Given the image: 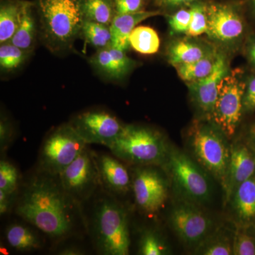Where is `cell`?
I'll return each mask as SVG.
<instances>
[{
    "mask_svg": "<svg viewBox=\"0 0 255 255\" xmlns=\"http://www.w3.org/2000/svg\"><path fill=\"white\" fill-rule=\"evenodd\" d=\"M246 80L243 71L236 69L226 74L219 84L212 121L229 139L236 133L244 113Z\"/></svg>",
    "mask_w": 255,
    "mask_h": 255,
    "instance_id": "ba28073f",
    "label": "cell"
},
{
    "mask_svg": "<svg viewBox=\"0 0 255 255\" xmlns=\"http://www.w3.org/2000/svg\"><path fill=\"white\" fill-rule=\"evenodd\" d=\"M25 0H1L0 4V43L9 42L22 16Z\"/></svg>",
    "mask_w": 255,
    "mask_h": 255,
    "instance_id": "7402d4cb",
    "label": "cell"
},
{
    "mask_svg": "<svg viewBox=\"0 0 255 255\" xmlns=\"http://www.w3.org/2000/svg\"><path fill=\"white\" fill-rule=\"evenodd\" d=\"M162 14L159 10L143 11L130 14H117L110 25L112 46L125 50L130 48L129 37L137 25L147 18Z\"/></svg>",
    "mask_w": 255,
    "mask_h": 255,
    "instance_id": "ac0fdd59",
    "label": "cell"
},
{
    "mask_svg": "<svg viewBox=\"0 0 255 255\" xmlns=\"http://www.w3.org/2000/svg\"><path fill=\"white\" fill-rule=\"evenodd\" d=\"M31 53L14 46L10 42L0 46V68L1 72L14 71L19 68L28 59Z\"/></svg>",
    "mask_w": 255,
    "mask_h": 255,
    "instance_id": "f1b7e54d",
    "label": "cell"
},
{
    "mask_svg": "<svg viewBox=\"0 0 255 255\" xmlns=\"http://www.w3.org/2000/svg\"><path fill=\"white\" fill-rule=\"evenodd\" d=\"M198 0H155V2L164 7H173L181 5L191 4L196 2Z\"/></svg>",
    "mask_w": 255,
    "mask_h": 255,
    "instance_id": "ab89813d",
    "label": "cell"
},
{
    "mask_svg": "<svg viewBox=\"0 0 255 255\" xmlns=\"http://www.w3.org/2000/svg\"><path fill=\"white\" fill-rule=\"evenodd\" d=\"M231 201L237 223L255 224V174L236 189Z\"/></svg>",
    "mask_w": 255,
    "mask_h": 255,
    "instance_id": "d6986e66",
    "label": "cell"
},
{
    "mask_svg": "<svg viewBox=\"0 0 255 255\" xmlns=\"http://www.w3.org/2000/svg\"><path fill=\"white\" fill-rule=\"evenodd\" d=\"M228 139L211 120L194 122L188 132L187 145L194 160L222 187L226 183L231 157Z\"/></svg>",
    "mask_w": 255,
    "mask_h": 255,
    "instance_id": "5b68a950",
    "label": "cell"
},
{
    "mask_svg": "<svg viewBox=\"0 0 255 255\" xmlns=\"http://www.w3.org/2000/svg\"><path fill=\"white\" fill-rule=\"evenodd\" d=\"M218 56L219 53H216V50H213L204 58L195 62L180 64L174 67L177 70L179 78L189 84L206 78L212 73L217 61Z\"/></svg>",
    "mask_w": 255,
    "mask_h": 255,
    "instance_id": "cb8c5ba5",
    "label": "cell"
},
{
    "mask_svg": "<svg viewBox=\"0 0 255 255\" xmlns=\"http://www.w3.org/2000/svg\"><path fill=\"white\" fill-rule=\"evenodd\" d=\"M60 255H82L85 254L80 248L75 246H68L60 250L58 253Z\"/></svg>",
    "mask_w": 255,
    "mask_h": 255,
    "instance_id": "60d3db41",
    "label": "cell"
},
{
    "mask_svg": "<svg viewBox=\"0 0 255 255\" xmlns=\"http://www.w3.org/2000/svg\"><path fill=\"white\" fill-rule=\"evenodd\" d=\"M228 73L226 60L222 55L219 54L212 73L206 78L188 84L191 98L207 120L212 121L219 84Z\"/></svg>",
    "mask_w": 255,
    "mask_h": 255,
    "instance_id": "9a60e30c",
    "label": "cell"
},
{
    "mask_svg": "<svg viewBox=\"0 0 255 255\" xmlns=\"http://www.w3.org/2000/svg\"><path fill=\"white\" fill-rule=\"evenodd\" d=\"M69 124L87 145L108 147L120 135L125 124L109 111L92 109L73 117Z\"/></svg>",
    "mask_w": 255,
    "mask_h": 255,
    "instance_id": "30bf717a",
    "label": "cell"
},
{
    "mask_svg": "<svg viewBox=\"0 0 255 255\" xmlns=\"http://www.w3.org/2000/svg\"><path fill=\"white\" fill-rule=\"evenodd\" d=\"M163 167L182 199L197 204L209 202L212 196L209 174L182 150L171 146Z\"/></svg>",
    "mask_w": 255,
    "mask_h": 255,
    "instance_id": "8992f818",
    "label": "cell"
},
{
    "mask_svg": "<svg viewBox=\"0 0 255 255\" xmlns=\"http://www.w3.org/2000/svg\"><path fill=\"white\" fill-rule=\"evenodd\" d=\"M20 176L17 168L5 159L0 161V190L15 194L19 185Z\"/></svg>",
    "mask_w": 255,
    "mask_h": 255,
    "instance_id": "d6a6232c",
    "label": "cell"
},
{
    "mask_svg": "<svg viewBox=\"0 0 255 255\" xmlns=\"http://www.w3.org/2000/svg\"><path fill=\"white\" fill-rule=\"evenodd\" d=\"M91 224L92 238L100 254H129L130 236L127 212L110 194L96 203Z\"/></svg>",
    "mask_w": 255,
    "mask_h": 255,
    "instance_id": "3957f363",
    "label": "cell"
},
{
    "mask_svg": "<svg viewBox=\"0 0 255 255\" xmlns=\"http://www.w3.org/2000/svg\"><path fill=\"white\" fill-rule=\"evenodd\" d=\"M101 187L110 195H122L131 189L132 179L121 159L95 152Z\"/></svg>",
    "mask_w": 255,
    "mask_h": 255,
    "instance_id": "e0dca14e",
    "label": "cell"
},
{
    "mask_svg": "<svg viewBox=\"0 0 255 255\" xmlns=\"http://www.w3.org/2000/svg\"><path fill=\"white\" fill-rule=\"evenodd\" d=\"M191 19L187 35L196 37L207 33V5L202 2H194L191 4Z\"/></svg>",
    "mask_w": 255,
    "mask_h": 255,
    "instance_id": "1f68e13d",
    "label": "cell"
},
{
    "mask_svg": "<svg viewBox=\"0 0 255 255\" xmlns=\"http://www.w3.org/2000/svg\"><path fill=\"white\" fill-rule=\"evenodd\" d=\"M213 50L191 40H178L169 45L167 55L169 63L175 66L195 62L204 58Z\"/></svg>",
    "mask_w": 255,
    "mask_h": 255,
    "instance_id": "603a6c76",
    "label": "cell"
},
{
    "mask_svg": "<svg viewBox=\"0 0 255 255\" xmlns=\"http://www.w3.org/2000/svg\"><path fill=\"white\" fill-rule=\"evenodd\" d=\"M171 145L162 132L152 128L124 126L108 148L117 158L135 166H162Z\"/></svg>",
    "mask_w": 255,
    "mask_h": 255,
    "instance_id": "277c9868",
    "label": "cell"
},
{
    "mask_svg": "<svg viewBox=\"0 0 255 255\" xmlns=\"http://www.w3.org/2000/svg\"><path fill=\"white\" fill-rule=\"evenodd\" d=\"M169 253L168 246L156 231L146 230L142 233L139 241V255H165Z\"/></svg>",
    "mask_w": 255,
    "mask_h": 255,
    "instance_id": "4dcf8cb0",
    "label": "cell"
},
{
    "mask_svg": "<svg viewBox=\"0 0 255 255\" xmlns=\"http://www.w3.org/2000/svg\"><path fill=\"white\" fill-rule=\"evenodd\" d=\"M80 36L97 50L112 46V33L110 26L85 20Z\"/></svg>",
    "mask_w": 255,
    "mask_h": 255,
    "instance_id": "83f0119b",
    "label": "cell"
},
{
    "mask_svg": "<svg viewBox=\"0 0 255 255\" xmlns=\"http://www.w3.org/2000/svg\"><path fill=\"white\" fill-rule=\"evenodd\" d=\"M255 174V150L248 140H237L231 144V157L227 177L223 186L224 201H231L234 191Z\"/></svg>",
    "mask_w": 255,
    "mask_h": 255,
    "instance_id": "5bb4252c",
    "label": "cell"
},
{
    "mask_svg": "<svg viewBox=\"0 0 255 255\" xmlns=\"http://www.w3.org/2000/svg\"><path fill=\"white\" fill-rule=\"evenodd\" d=\"M247 140L249 141L251 145L253 146V148L255 150V123L252 125L251 128H250L249 133H248V138Z\"/></svg>",
    "mask_w": 255,
    "mask_h": 255,
    "instance_id": "b9f144b4",
    "label": "cell"
},
{
    "mask_svg": "<svg viewBox=\"0 0 255 255\" xmlns=\"http://www.w3.org/2000/svg\"><path fill=\"white\" fill-rule=\"evenodd\" d=\"M157 166H137L131 177L135 204L146 214H157L168 198V184Z\"/></svg>",
    "mask_w": 255,
    "mask_h": 255,
    "instance_id": "7c38bea8",
    "label": "cell"
},
{
    "mask_svg": "<svg viewBox=\"0 0 255 255\" xmlns=\"http://www.w3.org/2000/svg\"><path fill=\"white\" fill-rule=\"evenodd\" d=\"M129 41L132 48L144 55L155 54L160 46L158 34L149 26H136L130 33Z\"/></svg>",
    "mask_w": 255,
    "mask_h": 255,
    "instance_id": "484cf974",
    "label": "cell"
},
{
    "mask_svg": "<svg viewBox=\"0 0 255 255\" xmlns=\"http://www.w3.org/2000/svg\"><path fill=\"white\" fill-rule=\"evenodd\" d=\"M252 3H253V9H254L255 14V0H252Z\"/></svg>",
    "mask_w": 255,
    "mask_h": 255,
    "instance_id": "7bdbcfd3",
    "label": "cell"
},
{
    "mask_svg": "<svg viewBox=\"0 0 255 255\" xmlns=\"http://www.w3.org/2000/svg\"><path fill=\"white\" fill-rule=\"evenodd\" d=\"M191 10L181 9L168 18V22L171 30L174 33H187L191 19Z\"/></svg>",
    "mask_w": 255,
    "mask_h": 255,
    "instance_id": "836d02e7",
    "label": "cell"
},
{
    "mask_svg": "<svg viewBox=\"0 0 255 255\" xmlns=\"http://www.w3.org/2000/svg\"><path fill=\"white\" fill-rule=\"evenodd\" d=\"M198 205L182 199L169 215L171 227L187 246L196 247L214 229L212 220Z\"/></svg>",
    "mask_w": 255,
    "mask_h": 255,
    "instance_id": "8fae6325",
    "label": "cell"
},
{
    "mask_svg": "<svg viewBox=\"0 0 255 255\" xmlns=\"http://www.w3.org/2000/svg\"><path fill=\"white\" fill-rule=\"evenodd\" d=\"M246 82L243 97V111L244 113L253 114L255 112V73L246 78Z\"/></svg>",
    "mask_w": 255,
    "mask_h": 255,
    "instance_id": "8d00e7d4",
    "label": "cell"
},
{
    "mask_svg": "<svg viewBox=\"0 0 255 255\" xmlns=\"http://www.w3.org/2000/svg\"><path fill=\"white\" fill-rule=\"evenodd\" d=\"M14 137V127L11 121L1 114L0 119V150L1 153L9 148Z\"/></svg>",
    "mask_w": 255,
    "mask_h": 255,
    "instance_id": "e575fe53",
    "label": "cell"
},
{
    "mask_svg": "<svg viewBox=\"0 0 255 255\" xmlns=\"http://www.w3.org/2000/svg\"><path fill=\"white\" fill-rule=\"evenodd\" d=\"M88 145L70 124H65L47 134L38 159V170L58 175Z\"/></svg>",
    "mask_w": 255,
    "mask_h": 255,
    "instance_id": "52a82bcc",
    "label": "cell"
},
{
    "mask_svg": "<svg viewBox=\"0 0 255 255\" xmlns=\"http://www.w3.org/2000/svg\"><path fill=\"white\" fill-rule=\"evenodd\" d=\"M207 34L213 39L223 43H235L244 34L243 18L231 5H207Z\"/></svg>",
    "mask_w": 255,
    "mask_h": 255,
    "instance_id": "4fadbf2b",
    "label": "cell"
},
{
    "mask_svg": "<svg viewBox=\"0 0 255 255\" xmlns=\"http://www.w3.org/2000/svg\"><path fill=\"white\" fill-rule=\"evenodd\" d=\"M246 53L247 59L255 73V35L248 38L247 42Z\"/></svg>",
    "mask_w": 255,
    "mask_h": 255,
    "instance_id": "f35d334b",
    "label": "cell"
},
{
    "mask_svg": "<svg viewBox=\"0 0 255 255\" xmlns=\"http://www.w3.org/2000/svg\"><path fill=\"white\" fill-rule=\"evenodd\" d=\"M233 255H255V224L236 225Z\"/></svg>",
    "mask_w": 255,
    "mask_h": 255,
    "instance_id": "f546056e",
    "label": "cell"
},
{
    "mask_svg": "<svg viewBox=\"0 0 255 255\" xmlns=\"http://www.w3.org/2000/svg\"><path fill=\"white\" fill-rule=\"evenodd\" d=\"M90 65L101 76L111 81H121L132 71L136 65L125 50L107 47L97 50L89 59Z\"/></svg>",
    "mask_w": 255,
    "mask_h": 255,
    "instance_id": "2e32d148",
    "label": "cell"
},
{
    "mask_svg": "<svg viewBox=\"0 0 255 255\" xmlns=\"http://www.w3.org/2000/svg\"><path fill=\"white\" fill-rule=\"evenodd\" d=\"M83 0H36L40 36L53 53L71 49L85 21Z\"/></svg>",
    "mask_w": 255,
    "mask_h": 255,
    "instance_id": "7a4b0ae2",
    "label": "cell"
},
{
    "mask_svg": "<svg viewBox=\"0 0 255 255\" xmlns=\"http://www.w3.org/2000/svg\"><path fill=\"white\" fill-rule=\"evenodd\" d=\"M15 194H8L4 191L0 190V214L4 216L8 214L9 210L12 207L14 196Z\"/></svg>",
    "mask_w": 255,
    "mask_h": 255,
    "instance_id": "74e56055",
    "label": "cell"
},
{
    "mask_svg": "<svg viewBox=\"0 0 255 255\" xmlns=\"http://www.w3.org/2000/svg\"><path fill=\"white\" fill-rule=\"evenodd\" d=\"M5 237L8 244L17 251H36L42 247L41 239L36 233L23 225L14 223L8 226Z\"/></svg>",
    "mask_w": 255,
    "mask_h": 255,
    "instance_id": "d4e9b609",
    "label": "cell"
},
{
    "mask_svg": "<svg viewBox=\"0 0 255 255\" xmlns=\"http://www.w3.org/2000/svg\"><path fill=\"white\" fill-rule=\"evenodd\" d=\"M58 176L65 191L80 204L90 199L101 186L95 152L88 145Z\"/></svg>",
    "mask_w": 255,
    "mask_h": 255,
    "instance_id": "9c48e42d",
    "label": "cell"
},
{
    "mask_svg": "<svg viewBox=\"0 0 255 255\" xmlns=\"http://www.w3.org/2000/svg\"><path fill=\"white\" fill-rule=\"evenodd\" d=\"M34 7L35 3L25 1L21 22L9 41L14 46L30 53H32L34 48L38 33L36 18L33 12Z\"/></svg>",
    "mask_w": 255,
    "mask_h": 255,
    "instance_id": "44dd1931",
    "label": "cell"
},
{
    "mask_svg": "<svg viewBox=\"0 0 255 255\" xmlns=\"http://www.w3.org/2000/svg\"><path fill=\"white\" fill-rule=\"evenodd\" d=\"M85 20L110 26L116 16L114 0H83Z\"/></svg>",
    "mask_w": 255,
    "mask_h": 255,
    "instance_id": "4316f807",
    "label": "cell"
},
{
    "mask_svg": "<svg viewBox=\"0 0 255 255\" xmlns=\"http://www.w3.org/2000/svg\"><path fill=\"white\" fill-rule=\"evenodd\" d=\"M80 205L64 189L58 175L38 171L23 188L16 214L50 239L60 241L76 230Z\"/></svg>",
    "mask_w": 255,
    "mask_h": 255,
    "instance_id": "6da1fadb",
    "label": "cell"
},
{
    "mask_svg": "<svg viewBox=\"0 0 255 255\" xmlns=\"http://www.w3.org/2000/svg\"><path fill=\"white\" fill-rule=\"evenodd\" d=\"M148 1L149 0H114L116 15L143 11Z\"/></svg>",
    "mask_w": 255,
    "mask_h": 255,
    "instance_id": "d590c367",
    "label": "cell"
},
{
    "mask_svg": "<svg viewBox=\"0 0 255 255\" xmlns=\"http://www.w3.org/2000/svg\"><path fill=\"white\" fill-rule=\"evenodd\" d=\"M235 230L226 226L214 228L195 247V254L233 255Z\"/></svg>",
    "mask_w": 255,
    "mask_h": 255,
    "instance_id": "ffe728a7",
    "label": "cell"
}]
</instances>
